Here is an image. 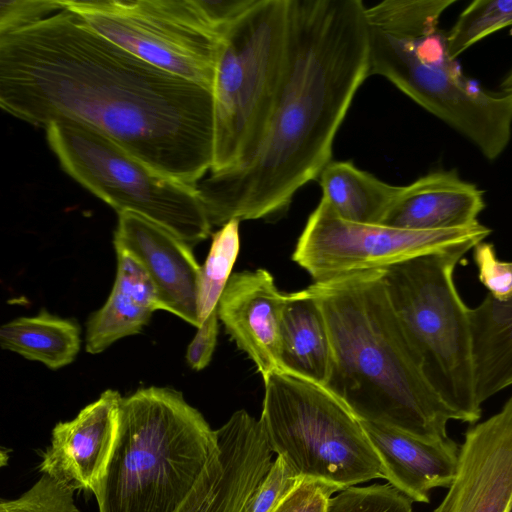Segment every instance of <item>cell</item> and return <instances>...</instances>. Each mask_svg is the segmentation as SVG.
<instances>
[{"label":"cell","instance_id":"obj_31","mask_svg":"<svg viewBox=\"0 0 512 512\" xmlns=\"http://www.w3.org/2000/svg\"><path fill=\"white\" fill-rule=\"evenodd\" d=\"M338 490L320 481L300 479L271 512H326Z\"/></svg>","mask_w":512,"mask_h":512},{"label":"cell","instance_id":"obj_20","mask_svg":"<svg viewBox=\"0 0 512 512\" xmlns=\"http://www.w3.org/2000/svg\"><path fill=\"white\" fill-rule=\"evenodd\" d=\"M281 364L286 370L326 385L332 347L322 311L307 289L286 294L281 326Z\"/></svg>","mask_w":512,"mask_h":512},{"label":"cell","instance_id":"obj_34","mask_svg":"<svg viewBox=\"0 0 512 512\" xmlns=\"http://www.w3.org/2000/svg\"><path fill=\"white\" fill-rule=\"evenodd\" d=\"M499 87L502 94L512 95V68L503 77Z\"/></svg>","mask_w":512,"mask_h":512},{"label":"cell","instance_id":"obj_5","mask_svg":"<svg viewBox=\"0 0 512 512\" xmlns=\"http://www.w3.org/2000/svg\"><path fill=\"white\" fill-rule=\"evenodd\" d=\"M475 246L468 243L414 258L383 274L390 302L427 379L468 423L480 419L481 405L476 396L470 308L458 293L454 271Z\"/></svg>","mask_w":512,"mask_h":512},{"label":"cell","instance_id":"obj_30","mask_svg":"<svg viewBox=\"0 0 512 512\" xmlns=\"http://www.w3.org/2000/svg\"><path fill=\"white\" fill-rule=\"evenodd\" d=\"M61 9V0H0V35L27 27Z\"/></svg>","mask_w":512,"mask_h":512},{"label":"cell","instance_id":"obj_25","mask_svg":"<svg viewBox=\"0 0 512 512\" xmlns=\"http://www.w3.org/2000/svg\"><path fill=\"white\" fill-rule=\"evenodd\" d=\"M509 26H512V0L473 1L445 35L447 56L455 61L475 43Z\"/></svg>","mask_w":512,"mask_h":512},{"label":"cell","instance_id":"obj_16","mask_svg":"<svg viewBox=\"0 0 512 512\" xmlns=\"http://www.w3.org/2000/svg\"><path fill=\"white\" fill-rule=\"evenodd\" d=\"M286 294L265 269L233 273L218 303L227 334L264 379L282 370L281 326Z\"/></svg>","mask_w":512,"mask_h":512},{"label":"cell","instance_id":"obj_27","mask_svg":"<svg viewBox=\"0 0 512 512\" xmlns=\"http://www.w3.org/2000/svg\"><path fill=\"white\" fill-rule=\"evenodd\" d=\"M74 490L41 474L38 481L20 497L1 500L0 512H80L74 501Z\"/></svg>","mask_w":512,"mask_h":512},{"label":"cell","instance_id":"obj_13","mask_svg":"<svg viewBox=\"0 0 512 512\" xmlns=\"http://www.w3.org/2000/svg\"><path fill=\"white\" fill-rule=\"evenodd\" d=\"M220 453L176 512H247L274 454L260 421L234 412L216 430Z\"/></svg>","mask_w":512,"mask_h":512},{"label":"cell","instance_id":"obj_19","mask_svg":"<svg viewBox=\"0 0 512 512\" xmlns=\"http://www.w3.org/2000/svg\"><path fill=\"white\" fill-rule=\"evenodd\" d=\"M117 272L106 303L86 323L85 348L90 354L106 350L119 339L139 333L161 310L156 287L134 257L116 249Z\"/></svg>","mask_w":512,"mask_h":512},{"label":"cell","instance_id":"obj_23","mask_svg":"<svg viewBox=\"0 0 512 512\" xmlns=\"http://www.w3.org/2000/svg\"><path fill=\"white\" fill-rule=\"evenodd\" d=\"M0 346L57 370L71 364L81 347V328L73 319L42 310L0 327Z\"/></svg>","mask_w":512,"mask_h":512},{"label":"cell","instance_id":"obj_17","mask_svg":"<svg viewBox=\"0 0 512 512\" xmlns=\"http://www.w3.org/2000/svg\"><path fill=\"white\" fill-rule=\"evenodd\" d=\"M362 424L384 479L413 502L428 503L431 490L451 484L460 450L451 438L430 441L380 423Z\"/></svg>","mask_w":512,"mask_h":512},{"label":"cell","instance_id":"obj_1","mask_svg":"<svg viewBox=\"0 0 512 512\" xmlns=\"http://www.w3.org/2000/svg\"><path fill=\"white\" fill-rule=\"evenodd\" d=\"M0 106L44 129L84 125L189 185L212 168L213 91L139 59L65 7L0 35Z\"/></svg>","mask_w":512,"mask_h":512},{"label":"cell","instance_id":"obj_10","mask_svg":"<svg viewBox=\"0 0 512 512\" xmlns=\"http://www.w3.org/2000/svg\"><path fill=\"white\" fill-rule=\"evenodd\" d=\"M94 32L139 59L213 91L222 35L194 0H61Z\"/></svg>","mask_w":512,"mask_h":512},{"label":"cell","instance_id":"obj_32","mask_svg":"<svg viewBox=\"0 0 512 512\" xmlns=\"http://www.w3.org/2000/svg\"><path fill=\"white\" fill-rule=\"evenodd\" d=\"M206 22L220 35L236 23L257 0H194Z\"/></svg>","mask_w":512,"mask_h":512},{"label":"cell","instance_id":"obj_9","mask_svg":"<svg viewBox=\"0 0 512 512\" xmlns=\"http://www.w3.org/2000/svg\"><path fill=\"white\" fill-rule=\"evenodd\" d=\"M45 131L62 169L118 214L130 212L145 217L190 246L210 235L212 225L197 185L152 169L84 125L54 122Z\"/></svg>","mask_w":512,"mask_h":512},{"label":"cell","instance_id":"obj_33","mask_svg":"<svg viewBox=\"0 0 512 512\" xmlns=\"http://www.w3.org/2000/svg\"><path fill=\"white\" fill-rule=\"evenodd\" d=\"M217 309L198 327V331L189 344L186 361L195 371L204 369L211 361L217 343L219 330Z\"/></svg>","mask_w":512,"mask_h":512},{"label":"cell","instance_id":"obj_3","mask_svg":"<svg viewBox=\"0 0 512 512\" xmlns=\"http://www.w3.org/2000/svg\"><path fill=\"white\" fill-rule=\"evenodd\" d=\"M383 274L363 271L306 288L322 311L332 347L325 387L362 421L425 440L446 439L448 423L461 417L427 379Z\"/></svg>","mask_w":512,"mask_h":512},{"label":"cell","instance_id":"obj_15","mask_svg":"<svg viewBox=\"0 0 512 512\" xmlns=\"http://www.w3.org/2000/svg\"><path fill=\"white\" fill-rule=\"evenodd\" d=\"M122 398L107 389L74 419L57 423L39 465L41 474L95 495L115 446Z\"/></svg>","mask_w":512,"mask_h":512},{"label":"cell","instance_id":"obj_12","mask_svg":"<svg viewBox=\"0 0 512 512\" xmlns=\"http://www.w3.org/2000/svg\"><path fill=\"white\" fill-rule=\"evenodd\" d=\"M432 512H510L512 507V395L488 419L470 427L455 477Z\"/></svg>","mask_w":512,"mask_h":512},{"label":"cell","instance_id":"obj_8","mask_svg":"<svg viewBox=\"0 0 512 512\" xmlns=\"http://www.w3.org/2000/svg\"><path fill=\"white\" fill-rule=\"evenodd\" d=\"M368 25V24H367ZM369 75H380L497 159L512 135V95L474 87L458 71L438 28L385 31L368 25Z\"/></svg>","mask_w":512,"mask_h":512},{"label":"cell","instance_id":"obj_11","mask_svg":"<svg viewBox=\"0 0 512 512\" xmlns=\"http://www.w3.org/2000/svg\"><path fill=\"white\" fill-rule=\"evenodd\" d=\"M490 233V228L480 222L448 230H411L351 222L321 199L307 219L292 259L314 282H326L353 273L385 270L463 244L478 245Z\"/></svg>","mask_w":512,"mask_h":512},{"label":"cell","instance_id":"obj_24","mask_svg":"<svg viewBox=\"0 0 512 512\" xmlns=\"http://www.w3.org/2000/svg\"><path fill=\"white\" fill-rule=\"evenodd\" d=\"M239 220H230L212 235L208 256L200 268L197 309L200 325L218 307L233 273L239 249Z\"/></svg>","mask_w":512,"mask_h":512},{"label":"cell","instance_id":"obj_7","mask_svg":"<svg viewBox=\"0 0 512 512\" xmlns=\"http://www.w3.org/2000/svg\"><path fill=\"white\" fill-rule=\"evenodd\" d=\"M288 29L289 0H257L224 33L213 87L210 173L244 167L256 153L279 90Z\"/></svg>","mask_w":512,"mask_h":512},{"label":"cell","instance_id":"obj_2","mask_svg":"<svg viewBox=\"0 0 512 512\" xmlns=\"http://www.w3.org/2000/svg\"><path fill=\"white\" fill-rule=\"evenodd\" d=\"M365 9L360 0H289L285 64L262 141L244 167L197 184L212 226L285 212L332 161L336 134L370 76Z\"/></svg>","mask_w":512,"mask_h":512},{"label":"cell","instance_id":"obj_4","mask_svg":"<svg viewBox=\"0 0 512 512\" xmlns=\"http://www.w3.org/2000/svg\"><path fill=\"white\" fill-rule=\"evenodd\" d=\"M219 453L216 430L180 391L140 388L121 400L99 512H176Z\"/></svg>","mask_w":512,"mask_h":512},{"label":"cell","instance_id":"obj_18","mask_svg":"<svg viewBox=\"0 0 512 512\" xmlns=\"http://www.w3.org/2000/svg\"><path fill=\"white\" fill-rule=\"evenodd\" d=\"M484 192L455 169L435 170L400 192L382 224L411 230H448L477 224Z\"/></svg>","mask_w":512,"mask_h":512},{"label":"cell","instance_id":"obj_26","mask_svg":"<svg viewBox=\"0 0 512 512\" xmlns=\"http://www.w3.org/2000/svg\"><path fill=\"white\" fill-rule=\"evenodd\" d=\"M412 502L389 483L352 486L333 494L326 512H414Z\"/></svg>","mask_w":512,"mask_h":512},{"label":"cell","instance_id":"obj_29","mask_svg":"<svg viewBox=\"0 0 512 512\" xmlns=\"http://www.w3.org/2000/svg\"><path fill=\"white\" fill-rule=\"evenodd\" d=\"M299 480L286 461L276 456L256 488L247 512H271Z\"/></svg>","mask_w":512,"mask_h":512},{"label":"cell","instance_id":"obj_6","mask_svg":"<svg viewBox=\"0 0 512 512\" xmlns=\"http://www.w3.org/2000/svg\"><path fill=\"white\" fill-rule=\"evenodd\" d=\"M263 382L260 424L272 452L298 478L338 491L384 479L362 421L329 389L286 370Z\"/></svg>","mask_w":512,"mask_h":512},{"label":"cell","instance_id":"obj_14","mask_svg":"<svg viewBox=\"0 0 512 512\" xmlns=\"http://www.w3.org/2000/svg\"><path fill=\"white\" fill-rule=\"evenodd\" d=\"M115 250L134 257L149 274L166 310L199 327L197 296L200 268L191 246L165 227L122 212L113 239Z\"/></svg>","mask_w":512,"mask_h":512},{"label":"cell","instance_id":"obj_21","mask_svg":"<svg viewBox=\"0 0 512 512\" xmlns=\"http://www.w3.org/2000/svg\"><path fill=\"white\" fill-rule=\"evenodd\" d=\"M476 396L482 404L512 385V299L487 295L470 308Z\"/></svg>","mask_w":512,"mask_h":512},{"label":"cell","instance_id":"obj_28","mask_svg":"<svg viewBox=\"0 0 512 512\" xmlns=\"http://www.w3.org/2000/svg\"><path fill=\"white\" fill-rule=\"evenodd\" d=\"M473 252L478 279L489 295L500 301L512 299V262L499 259L494 245L488 242L479 243Z\"/></svg>","mask_w":512,"mask_h":512},{"label":"cell","instance_id":"obj_22","mask_svg":"<svg viewBox=\"0 0 512 512\" xmlns=\"http://www.w3.org/2000/svg\"><path fill=\"white\" fill-rule=\"evenodd\" d=\"M318 179L321 199L341 218L363 224H382L401 189L350 161H331Z\"/></svg>","mask_w":512,"mask_h":512}]
</instances>
